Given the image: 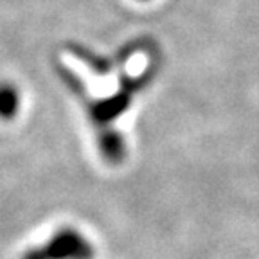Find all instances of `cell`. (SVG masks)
<instances>
[{"label":"cell","instance_id":"obj_1","mask_svg":"<svg viewBox=\"0 0 259 259\" xmlns=\"http://www.w3.org/2000/svg\"><path fill=\"white\" fill-rule=\"evenodd\" d=\"M141 83L142 81H135V83L130 81L128 85H124V89L121 92L113 94V96L106 97V99H101V101L90 103L89 112L90 117L94 119V122L99 128H108L115 119L121 117L122 113L128 110V106L132 105V96L141 87Z\"/></svg>","mask_w":259,"mask_h":259},{"label":"cell","instance_id":"obj_2","mask_svg":"<svg viewBox=\"0 0 259 259\" xmlns=\"http://www.w3.org/2000/svg\"><path fill=\"white\" fill-rule=\"evenodd\" d=\"M99 150H101L105 160H108L110 164H119L126 155L124 141L110 126L99 130Z\"/></svg>","mask_w":259,"mask_h":259},{"label":"cell","instance_id":"obj_3","mask_svg":"<svg viewBox=\"0 0 259 259\" xmlns=\"http://www.w3.org/2000/svg\"><path fill=\"white\" fill-rule=\"evenodd\" d=\"M20 106V97H18V90L9 83H2L0 85V119L9 121L16 115Z\"/></svg>","mask_w":259,"mask_h":259}]
</instances>
